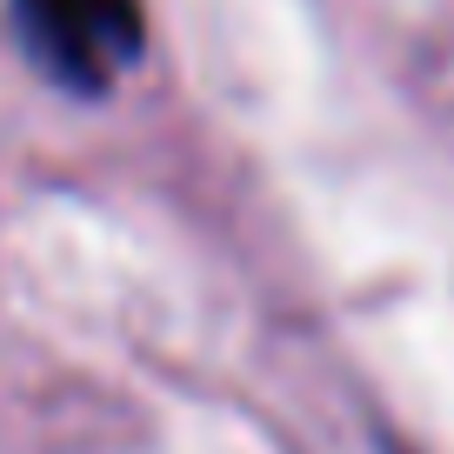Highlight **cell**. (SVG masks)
<instances>
[{
    "instance_id": "obj_1",
    "label": "cell",
    "mask_w": 454,
    "mask_h": 454,
    "mask_svg": "<svg viewBox=\"0 0 454 454\" xmlns=\"http://www.w3.org/2000/svg\"><path fill=\"white\" fill-rule=\"evenodd\" d=\"M27 54L74 94H100L141 60V0H14Z\"/></svg>"
}]
</instances>
